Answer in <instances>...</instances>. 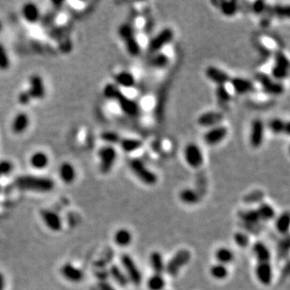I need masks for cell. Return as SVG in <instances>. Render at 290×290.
<instances>
[{"instance_id": "cell-1", "label": "cell", "mask_w": 290, "mask_h": 290, "mask_svg": "<svg viewBox=\"0 0 290 290\" xmlns=\"http://www.w3.org/2000/svg\"><path fill=\"white\" fill-rule=\"evenodd\" d=\"M103 95L106 99L115 101L120 110L130 117H136L140 113L138 103L125 95L122 90L115 84H108L103 88Z\"/></svg>"}, {"instance_id": "cell-2", "label": "cell", "mask_w": 290, "mask_h": 290, "mask_svg": "<svg viewBox=\"0 0 290 290\" xmlns=\"http://www.w3.org/2000/svg\"><path fill=\"white\" fill-rule=\"evenodd\" d=\"M15 183L19 190L34 193H49L55 188L53 179L32 175L19 176L15 178Z\"/></svg>"}, {"instance_id": "cell-3", "label": "cell", "mask_w": 290, "mask_h": 290, "mask_svg": "<svg viewBox=\"0 0 290 290\" xmlns=\"http://www.w3.org/2000/svg\"><path fill=\"white\" fill-rule=\"evenodd\" d=\"M129 167L142 183L147 186H153L158 182V176L146 167L145 162L140 159H131L129 161Z\"/></svg>"}, {"instance_id": "cell-4", "label": "cell", "mask_w": 290, "mask_h": 290, "mask_svg": "<svg viewBox=\"0 0 290 290\" xmlns=\"http://www.w3.org/2000/svg\"><path fill=\"white\" fill-rule=\"evenodd\" d=\"M118 35L124 42L125 47L131 57H137L141 54V46L130 24H123L118 29Z\"/></svg>"}, {"instance_id": "cell-5", "label": "cell", "mask_w": 290, "mask_h": 290, "mask_svg": "<svg viewBox=\"0 0 290 290\" xmlns=\"http://www.w3.org/2000/svg\"><path fill=\"white\" fill-rule=\"evenodd\" d=\"M174 39V31L170 28H165L158 32L148 43L147 51L149 54L154 55L159 52L167 45L170 44Z\"/></svg>"}, {"instance_id": "cell-6", "label": "cell", "mask_w": 290, "mask_h": 290, "mask_svg": "<svg viewBox=\"0 0 290 290\" xmlns=\"http://www.w3.org/2000/svg\"><path fill=\"white\" fill-rule=\"evenodd\" d=\"M120 262L124 270L123 272L125 273L129 282L135 287L140 286L143 281V276L131 256L128 254H122L120 257Z\"/></svg>"}, {"instance_id": "cell-7", "label": "cell", "mask_w": 290, "mask_h": 290, "mask_svg": "<svg viewBox=\"0 0 290 290\" xmlns=\"http://www.w3.org/2000/svg\"><path fill=\"white\" fill-rule=\"evenodd\" d=\"M98 158L100 161V169L103 174L109 173L117 159V151L114 145H105L98 151Z\"/></svg>"}, {"instance_id": "cell-8", "label": "cell", "mask_w": 290, "mask_h": 290, "mask_svg": "<svg viewBox=\"0 0 290 290\" xmlns=\"http://www.w3.org/2000/svg\"><path fill=\"white\" fill-rule=\"evenodd\" d=\"M191 260V253L188 250L182 249L177 251L174 255V257L165 264V273L168 275H177L181 268L186 266Z\"/></svg>"}, {"instance_id": "cell-9", "label": "cell", "mask_w": 290, "mask_h": 290, "mask_svg": "<svg viewBox=\"0 0 290 290\" xmlns=\"http://www.w3.org/2000/svg\"><path fill=\"white\" fill-rule=\"evenodd\" d=\"M184 161L193 169H198L204 164V154L201 147L194 143H189L183 150Z\"/></svg>"}, {"instance_id": "cell-10", "label": "cell", "mask_w": 290, "mask_h": 290, "mask_svg": "<svg viewBox=\"0 0 290 290\" xmlns=\"http://www.w3.org/2000/svg\"><path fill=\"white\" fill-rule=\"evenodd\" d=\"M265 139V124L260 118H256L251 123L249 143L254 148H258L263 145Z\"/></svg>"}, {"instance_id": "cell-11", "label": "cell", "mask_w": 290, "mask_h": 290, "mask_svg": "<svg viewBox=\"0 0 290 290\" xmlns=\"http://www.w3.org/2000/svg\"><path fill=\"white\" fill-rule=\"evenodd\" d=\"M228 135V129L225 125H218L209 128L204 133V141L207 145H217L222 143Z\"/></svg>"}, {"instance_id": "cell-12", "label": "cell", "mask_w": 290, "mask_h": 290, "mask_svg": "<svg viewBox=\"0 0 290 290\" xmlns=\"http://www.w3.org/2000/svg\"><path fill=\"white\" fill-rule=\"evenodd\" d=\"M31 100H42L46 94L44 79L39 74H33L29 78V88L27 89Z\"/></svg>"}, {"instance_id": "cell-13", "label": "cell", "mask_w": 290, "mask_h": 290, "mask_svg": "<svg viewBox=\"0 0 290 290\" xmlns=\"http://www.w3.org/2000/svg\"><path fill=\"white\" fill-rule=\"evenodd\" d=\"M290 71V61L284 53L278 52L275 56V65L272 70L273 77L276 80H282L288 77Z\"/></svg>"}, {"instance_id": "cell-14", "label": "cell", "mask_w": 290, "mask_h": 290, "mask_svg": "<svg viewBox=\"0 0 290 290\" xmlns=\"http://www.w3.org/2000/svg\"><path fill=\"white\" fill-rule=\"evenodd\" d=\"M41 217L45 226L51 231L58 232L61 230L63 224L62 219L59 216L58 212L51 209H43L41 211Z\"/></svg>"}, {"instance_id": "cell-15", "label": "cell", "mask_w": 290, "mask_h": 290, "mask_svg": "<svg viewBox=\"0 0 290 290\" xmlns=\"http://www.w3.org/2000/svg\"><path fill=\"white\" fill-rule=\"evenodd\" d=\"M60 274L65 280L73 284L82 282L85 277L84 272L71 263L63 264L60 268Z\"/></svg>"}, {"instance_id": "cell-16", "label": "cell", "mask_w": 290, "mask_h": 290, "mask_svg": "<svg viewBox=\"0 0 290 290\" xmlns=\"http://www.w3.org/2000/svg\"><path fill=\"white\" fill-rule=\"evenodd\" d=\"M205 75L209 80H210L217 86L227 85L229 84V81L231 79V76L228 73L214 66L207 67L205 71Z\"/></svg>"}, {"instance_id": "cell-17", "label": "cell", "mask_w": 290, "mask_h": 290, "mask_svg": "<svg viewBox=\"0 0 290 290\" xmlns=\"http://www.w3.org/2000/svg\"><path fill=\"white\" fill-rule=\"evenodd\" d=\"M258 81L261 85L262 89L271 95H280L284 92V87L279 83L276 82L270 76L260 73L257 76Z\"/></svg>"}, {"instance_id": "cell-18", "label": "cell", "mask_w": 290, "mask_h": 290, "mask_svg": "<svg viewBox=\"0 0 290 290\" xmlns=\"http://www.w3.org/2000/svg\"><path fill=\"white\" fill-rule=\"evenodd\" d=\"M224 120V115L218 111H209L201 114L197 118V124L205 128H212L221 125Z\"/></svg>"}, {"instance_id": "cell-19", "label": "cell", "mask_w": 290, "mask_h": 290, "mask_svg": "<svg viewBox=\"0 0 290 290\" xmlns=\"http://www.w3.org/2000/svg\"><path fill=\"white\" fill-rule=\"evenodd\" d=\"M256 275L263 286H270L273 281V267L271 262H258L256 267Z\"/></svg>"}, {"instance_id": "cell-20", "label": "cell", "mask_w": 290, "mask_h": 290, "mask_svg": "<svg viewBox=\"0 0 290 290\" xmlns=\"http://www.w3.org/2000/svg\"><path fill=\"white\" fill-rule=\"evenodd\" d=\"M229 85L232 87L233 90L240 95H245L255 90L254 83L251 80L243 77H231Z\"/></svg>"}, {"instance_id": "cell-21", "label": "cell", "mask_w": 290, "mask_h": 290, "mask_svg": "<svg viewBox=\"0 0 290 290\" xmlns=\"http://www.w3.org/2000/svg\"><path fill=\"white\" fill-rule=\"evenodd\" d=\"M58 175L61 181L65 184H72L76 178V169L71 162L65 161L62 162L58 168Z\"/></svg>"}, {"instance_id": "cell-22", "label": "cell", "mask_w": 290, "mask_h": 290, "mask_svg": "<svg viewBox=\"0 0 290 290\" xmlns=\"http://www.w3.org/2000/svg\"><path fill=\"white\" fill-rule=\"evenodd\" d=\"M115 85L121 88L130 89L134 87L136 85V79L132 73L128 71H121L119 73H116L115 77Z\"/></svg>"}, {"instance_id": "cell-23", "label": "cell", "mask_w": 290, "mask_h": 290, "mask_svg": "<svg viewBox=\"0 0 290 290\" xmlns=\"http://www.w3.org/2000/svg\"><path fill=\"white\" fill-rule=\"evenodd\" d=\"M22 16L29 24H35L41 18V12L36 4L29 2L22 8Z\"/></svg>"}, {"instance_id": "cell-24", "label": "cell", "mask_w": 290, "mask_h": 290, "mask_svg": "<svg viewBox=\"0 0 290 290\" xmlns=\"http://www.w3.org/2000/svg\"><path fill=\"white\" fill-rule=\"evenodd\" d=\"M30 118L28 114L21 112L15 116L12 123V130L15 134H21L29 129Z\"/></svg>"}, {"instance_id": "cell-25", "label": "cell", "mask_w": 290, "mask_h": 290, "mask_svg": "<svg viewBox=\"0 0 290 290\" xmlns=\"http://www.w3.org/2000/svg\"><path fill=\"white\" fill-rule=\"evenodd\" d=\"M252 252L258 262H271V251L263 242H256L252 248Z\"/></svg>"}, {"instance_id": "cell-26", "label": "cell", "mask_w": 290, "mask_h": 290, "mask_svg": "<svg viewBox=\"0 0 290 290\" xmlns=\"http://www.w3.org/2000/svg\"><path fill=\"white\" fill-rule=\"evenodd\" d=\"M49 157L44 151H36L34 152L30 159L29 162L32 168L36 170H44L49 164Z\"/></svg>"}, {"instance_id": "cell-27", "label": "cell", "mask_w": 290, "mask_h": 290, "mask_svg": "<svg viewBox=\"0 0 290 290\" xmlns=\"http://www.w3.org/2000/svg\"><path fill=\"white\" fill-rule=\"evenodd\" d=\"M118 145H120L121 149L126 153H132L139 150L143 142L137 138H131V137H121L119 140Z\"/></svg>"}, {"instance_id": "cell-28", "label": "cell", "mask_w": 290, "mask_h": 290, "mask_svg": "<svg viewBox=\"0 0 290 290\" xmlns=\"http://www.w3.org/2000/svg\"><path fill=\"white\" fill-rule=\"evenodd\" d=\"M108 273H109V276L112 277V279L116 282L119 287L127 288L128 285L130 284L125 273L117 265H111L110 269L108 270Z\"/></svg>"}, {"instance_id": "cell-29", "label": "cell", "mask_w": 290, "mask_h": 290, "mask_svg": "<svg viewBox=\"0 0 290 290\" xmlns=\"http://www.w3.org/2000/svg\"><path fill=\"white\" fill-rule=\"evenodd\" d=\"M150 266L156 274H162L165 272V263L161 254L158 251H154L149 257Z\"/></svg>"}, {"instance_id": "cell-30", "label": "cell", "mask_w": 290, "mask_h": 290, "mask_svg": "<svg viewBox=\"0 0 290 290\" xmlns=\"http://www.w3.org/2000/svg\"><path fill=\"white\" fill-rule=\"evenodd\" d=\"M239 217L242 220V225H259L261 220L258 216L257 209H247L241 211L239 213Z\"/></svg>"}, {"instance_id": "cell-31", "label": "cell", "mask_w": 290, "mask_h": 290, "mask_svg": "<svg viewBox=\"0 0 290 290\" xmlns=\"http://www.w3.org/2000/svg\"><path fill=\"white\" fill-rule=\"evenodd\" d=\"M114 241L117 246H128L131 244V241H132L131 233L126 228H120L115 233Z\"/></svg>"}, {"instance_id": "cell-32", "label": "cell", "mask_w": 290, "mask_h": 290, "mask_svg": "<svg viewBox=\"0 0 290 290\" xmlns=\"http://www.w3.org/2000/svg\"><path fill=\"white\" fill-rule=\"evenodd\" d=\"M179 199L186 205H195L200 200L199 193L193 189H183L179 193Z\"/></svg>"}, {"instance_id": "cell-33", "label": "cell", "mask_w": 290, "mask_h": 290, "mask_svg": "<svg viewBox=\"0 0 290 290\" xmlns=\"http://www.w3.org/2000/svg\"><path fill=\"white\" fill-rule=\"evenodd\" d=\"M169 57L163 52H159L152 55L149 60V65L154 69H164L169 64Z\"/></svg>"}, {"instance_id": "cell-34", "label": "cell", "mask_w": 290, "mask_h": 290, "mask_svg": "<svg viewBox=\"0 0 290 290\" xmlns=\"http://www.w3.org/2000/svg\"><path fill=\"white\" fill-rule=\"evenodd\" d=\"M270 130L273 131L274 134H281L286 132L287 134L290 133V123L287 121H284L281 118H274L269 123Z\"/></svg>"}, {"instance_id": "cell-35", "label": "cell", "mask_w": 290, "mask_h": 290, "mask_svg": "<svg viewBox=\"0 0 290 290\" xmlns=\"http://www.w3.org/2000/svg\"><path fill=\"white\" fill-rule=\"evenodd\" d=\"M257 211L258 213V216L260 218V220L264 222L271 221L275 217V210L270 204H260L258 209H257Z\"/></svg>"}, {"instance_id": "cell-36", "label": "cell", "mask_w": 290, "mask_h": 290, "mask_svg": "<svg viewBox=\"0 0 290 290\" xmlns=\"http://www.w3.org/2000/svg\"><path fill=\"white\" fill-rule=\"evenodd\" d=\"M215 258L217 259V261L220 264L223 265H226L229 264L234 260V253L230 249L226 248V247H222L220 249H218L215 253Z\"/></svg>"}, {"instance_id": "cell-37", "label": "cell", "mask_w": 290, "mask_h": 290, "mask_svg": "<svg viewBox=\"0 0 290 290\" xmlns=\"http://www.w3.org/2000/svg\"><path fill=\"white\" fill-rule=\"evenodd\" d=\"M147 289L149 290H163L165 287V281L162 274H156L150 276L146 282Z\"/></svg>"}, {"instance_id": "cell-38", "label": "cell", "mask_w": 290, "mask_h": 290, "mask_svg": "<svg viewBox=\"0 0 290 290\" xmlns=\"http://www.w3.org/2000/svg\"><path fill=\"white\" fill-rule=\"evenodd\" d=\"M290 214L289 212L282 213L276 220V229L283 235H288L290 230Z\"/></svg>"}, {"instance_id": "cell-39", "label": "cell", "mask_w": 290, "mask_h": 290, "mask_svg": "<svg viewBox=\"0 0 290 290\" xmlns=\"http://www.w3.org/2000/svg\"><path fill=\"white\" fill-rule=\"evenodd\" d=\"M219 8L223 15L228 17L234 16L239 10V6L236 1H223L220 3Z\"/></svg>"}, {"instance_id": "cell-40", "label": "cell", "mask_w": 290, "mask_h": 290, "mask_svg": "<svg viewBox=\"0 0 290 290\" xmlns=\"http://www.w3.org/2000/svg\"><path fill=\"white\" fill-rule=\"evenodd\" d=\"M210 274L216 280H224L228 276V270L226 265L223 264H214L210 268Z\"/></svg>"}, {"instance_id": "cell-41", "label": "cell", "mask_w": 290, "mask_h": 290, "mask_svg": "<svg viewBox=\"0 0 290 290\" xmlns=\"http://www.w3.org/2000/svg\"><path fill=\"white\" fill-rule=\"evenodd\" d=\"M114 258V251L111 248L106 249L103 252V255L95 263V267L97 269H105V267L113 260Z\"/></svg>"}, {"instance_id": "cell-42", "label": "cell", "mask_w": 290, "mask_h": 290, "mask_svg": "<svg viewBox=\"0 0 290 290\" xmlns=\"http://www.w3.org/2000/svg\"><path fill=\"white\" fill-rule=\"evenodd\" d=\"M11 67V59L6 47L0 43V71H7Z\"/></svg>"}, {"instance_id": "cell-43", "label": "cell", "mask_w": 290, "mask_h": 290, "mask_svg": "<svg viewBox=\"0 0 290 290\" xmlns=\"http://www.w3.org/2000/svg\"><path fill=\"white\" fill-rule=\"evenodd\" d=\"M290 247V238H289V235H286V237L283 238V239L279 242V243H278L277 252H278V257H279V258L283 259V258H285L289 255Z\"/></svg>"}, {"instance_id": "cell-44", "label": "cell", "mask_w": 290, "mask_h": 290, "mask_svg": "<svg viewBox=\"0 0 290 290\" xmlns=\"http://www.w3.org/2000/svg\"><path fill=\"white\" fill-rule=\"evenodd\" d=\"M216 97L222 103H227L231 101V93L230 90L226 87V85L217 86Z\"/></svg>"}, {"instance_id": "cell-45", "label": "cell", "mask_w": 290, "mask_h": 290, "mask_svg": "<svg viewBox=\"0 0 290 290\" xmlns=\"http://www.w3.org/2000/svg\"><path fill=\"white\" fill-rule=\"evenodd\" d=\"M101 138L102 141L105 142L107 145H114L115 144H118L120 140V135L115 131H103L101 134Z\"/></svg>"}, {"instance_id": "cell-46", "label": "cell", "mask_w": 290, "mask_h": 290, "mask_svg": "<svg viewBox=\"0 0 290 290\" xmlns=\"http://www.w3.org/2000/svg\"><path fill=\"white\" fill-rule=\"evenodd\" d=\"M236 244L241 248H246L250 244V238L245 232H236L234 235Z\"/></svg>"}, {"instance_id": "cell-47", "label": "cell", "mask_w": 290, "mask_h": 290, "mask_svg": "<svg viewBox=\"0 0 290 290\" xmlns=\"http://www.w3.org/2000/svg\"><path fill=\"white\" fill-rule=\"evenodd\" d=\"M14 170V164L9 160L0 161V177L11 174Z\"/></svg>"}, {"instance_id": "cell-48", "label": "cell", "mask_w": 290, "mask_h": 290, "mask_svg": "<svg viewBox=\"0 0 290 290\" xmlns=\"http://www.w3.org/2000/svg\"><path fill=\"white\" fill-rule=\"evenodd\" d=\"M263 197H264L263 193L259 191H257V192L251 193L250 194L246 195L244 197V201L247 204L258 203V202H261Z\"/></svg>"}, {"instance_id": "cell-49", "label": "cell", "mask_w": 290, "mask_h": 290, "mask_svg": "<svg viewBox=\"0 0 290 290\" xmlns=\"http://www.w3.org/2000/svg\"><path fill=\"white\" fill-rule=\"evenodd\" d=\"M94 290H116V289L107 281H99L94 287Z\"/></svg>"}, {"instance_id": "cell-50", "label": "cell", "mask_w": 290, "mask_h": 290, "mask_svg": "<svg viewBox=\"0 0 290 290\" xmlns=\"http://www.w3.org/2000/svg\"><path fill=\"white\" fill-rule=\"evenodd\" d=\"M253 11L257 15H261L266 10V3L263 1H257L253 4Z\"/></svg>"}, {"instance_id": "cell-51", "label": "cell", "mask_w": 290, "mask_h": 290, "mask_svg": "<svg viewBox=\"0 0 290 290\" xmlns=\"http://www.w3.org/2000/svg\"><path fill=\"white\" fill-rule=\"evenodd\" d=\"M18 102L23 105H28L29 102H31V98L29 97V93L27 90H24L19 93L18 95Z\"/></svg>"}, {"instance_id": "cell-52", "label": "cell", "mask_w": 290, "mask_h": 290, "mask_svg": "<svg viewBox=\"0 0 290 290\" xmlns=\"http://www.w3.org/2000/svg\"><path fill=\"white\" fill-rule=\"evenodd\" d=\"M96 276L99 279V281H106L109 277V273L105 269H97Z\"/></svg>"}, {"instance_id": "cell-53", "label": "cell", "mask_w": 290, "mask_h": 290, "mask_svg": "<svg viewBox=\"0 0 290 290\" xmlns=\"http://www.w3.org/2000/svg\"><path fill=\"white\" fill-rule=\"evenodd\" d=\"M5 286H6L5 276L0 272V290H5Z\"/></svg>"}, {"instance_id": "cell-54", "label": "cell", "mask_w": 290, "mask_h": 290, "mask_svg": "<svg viewBox=\"0 0 290 290\" xmlns=\"http://www.w3.org/2000/svg\"><path fill=\"white\" fill-rule=\"evenodd\" d=\"M2 30H3V24H2V22L0 21V33L2 32Z\"/></svg>"}, {"instance_id": "cell-55", "label": "cell", "mask_w": 290, "mask_h": 290, "mask_svg": "<svg viewBox=\"0 0 290 290\" xmlns=\"http://www.w3.org/2000/svg\"><path fill=\"white\" fill-rule=\"evenodd\" d=\"M0 192H1V185H0Z\"/></svg>"}]
</instances>
